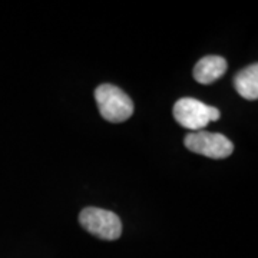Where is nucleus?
<instances>
[{
	"mask_svg": "<svg viewBox=\"0 0 258 258\" xmlns=\"http://www.w3.org/2000/svg\"><path fill=\"white\" fill-rule=\"evenodd\" d=\"M227 72V60L221 56H205L194 68V79L201 85L218 81Z\"/></svg>",
	"mask_w": 258,
	"mask_h": 258,
	"instance_id": "obj_5",
	"label": "nucleus"
},
{
	"mask_svg": "<svg viewBox=\"0 0 258 258\" xmlns=\"http://www.w3.org/2000/svg\"><path fill=\"white\" fill-rule=\"evenodd\" d=\"M234 86L241 98L255 101L258 98V64H249L235 75Z\"/></svg>",
	"mask_w": 258,
	"mask_h": 258,
	"instance_id": "obj_6",
	"label": "nucleus"
},
{
	"mask_svg": "<svg viewBox=\"0 0 258 258\" xmlns=\"http://www.w3.org/2000/svg\"><path fill=\"white\" fill-rule=\"evenodd\" d=\"M95 99L102 118L112 123H119L129 119L134 113V102L120 88L103 83L95 91Z\"/></svg>",
	"mask_w": 258,
	"mask_h": 258,
	"instance_id": "obj_1",
	"label": "nucleus"
},
{
	"mask_svg": "<svg viewBox=\"0 0 258 258\" xmlns=\"http://www.w3.org/2000/svg\"><path fill=\"white\" fill-rule=\"evenodd\" d=\"M184 144L189 151L212 159L228 158L234 151L232 142L225 135L205 131L188 134L185 137Z\"/></svg>",
	"mask_w": 258,
	"mask_h": 258,
	"instance_id": "obj_4",
	"label": "nucleus"
},
{
	"mask_svg": "<svg viewBox=\"0 0 258 258\" xmlns=\"http://www.w3.org/2000/svg\"><path fill=\"white\" fill-rule=\"evenodd\" d=\"M79 222L92 235L106 241L118 240L122 234L120 218L112 211L89 207L79 214Z\"/></svg>",
	"mask_w": 258,
	"mask_h": 258,
	"instance_id": "obj_3",
	"label": "nucleus"
},
{
	"mask_svg": "<svg viewBox=\"0 0 258 258\" xmlns=\"http://www.w3.org/2000/svg\"><path fill=\"white\" fill-rule=\"evenodd\" d=\"M174 116L179 125L189 131H203L210 122L220 119L218 108L205 105L195 98H181L174 105Z\"/></svg>",
	"mask_w": 258,
	"mask_h": 258,
	"instance_id": "obj_2",
	"label": "nucleus"
}]
</instances>
